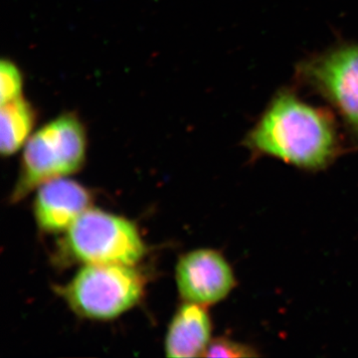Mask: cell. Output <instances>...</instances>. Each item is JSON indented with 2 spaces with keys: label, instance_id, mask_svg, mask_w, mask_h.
Here are the masks:
<instances>
[{
  "label": "cell",
  "instance_id": "cell-10",
  "mask_svg": "<svg viewBox=\"0 0 358 358\" xmlns=\"http://www.w3.org/2000/svg\"><path fill=\"white\" fill-rule=\"evenodd\" d=\"M22 73L9 59H3L0 65V103L1 105L23 96Z\"/></svg>",
  "mask_w": 358,
  "mask_h": 358
},
{
  "label": "cell",
  "instance_id": "cell-4",
  "mask_svg": "<svg viewBox=\"0 0 358 358\" xmlns=\"http://www.w3.org/2000/svg\"><path fill=\"white\" fill-rule=\"evenodd\" d=\"M68 255L85 265L134 266L145 253L138 228L122 216L89 208L66 231Z\"/></svg>",
  "mask_w": 358,
  "mask_h": 358
},
{
  "label": "cell",
  "instance_id": "cell-2",
  "mask_svg": "<svg viewBox=\"0 0 358 358\" xmlns=\"http://www.w3.org/2000/svg\"><path fill=\"white\" fill-rule=\"evenodd\" d=\"M87 133L74 113H65L32 134L23 150L10 201L17 203L52 179L68 178L83 167Z\"/></svg>",
  "mask_w": 358,
  "mask_h": 358
},
{
  "label": "cell",
  "instance_id": "cell-9",
  "mask_svg": "<svg viewBox=\"0 0 358 358\" xmlns=\"http://www.w3.org/2000/svg\"><path fill=\"white\" fill-rule=\"evenodd\" d=\"M37 121L36 110L24 96L1 105L0 152L11 157L26 145Z\"/></svg>",
  "mask_w": 358,
  "mask_h": 358
},
{
  "label": "cell",
  "instance_id": "cell-1",
  "mask_svg": "<svg viewBox=\"0 0 358 358\" xmlns=\"http://www.w3.org/2000/svg\"><path fill=\"white\" fill-rule=\"evenodd\" d=\"M244 143L253 154L308 171L324 169L341 150L334 115L305 102L289 88L280 90L271 99Z\"/></svg>",
  "mask_w": 358,
  "mask_h": 358
},
{
  "label": "cell",
  "instance_id": "cell-11",
  "mask_svg": "<svg viewBox=\"0 0 358 358\" xmlns=\"http://www.w3.org/2000/svg\"><path fill=\"white\" fill-rule=\"evenodd\" d=\"M258 353L251 346L237 343L232 339L219 338L211 339L203 357H256Z\"/></svg>",
  "mask_w": 358,
  "mask_h": 358
},
{
  "label": "cell",
  "instance_id": "cell-3",
  "mask_svg": "<svg viewBox=\"0 0 358 358\" xmlns=\"http://www.w3.org/2000/svg\"><path fill=\"white\" fill-rule=\"evenodd\" d=\"M145 280L134 266L85 265L59 294L85 319L110 320L128 312L141 300Z\"/></svg>",
  "mask_w": 358,
  "mask_h": 358
},
{
  "label": "cell",
  "instance_id": "cell-6",
  "mask_svg": "<svg viewBox=\"0 0 358 358\" xmlns=\"http://www.w3.org/2000/svg\"><path fill=\"white\" fill-rule=\"evenodd\" d=\"M176 281L183 300L204 307L224 300L236 284L228 261L211 249L193 250L181 257Z\"/></svg>",
  "mask_w": 358,
  "mask_h": 358
},
{
  "label": "cell",
  "instance_id": "cell-7",
  "mask_svg": "<svg viewBox=\"0 0 358 358\" xmlns=\"http://www.w3.org/2000/svg\"><path fill=\"white\" fill-rule=\"evenodd\" d=\"M33 212L39 229L66 232L92 203L91 193L68 178L52 179L37 188Z\"/></svg>",
  "mask_w": 358,
  "mask_h": 358
},
{
  "label": "cell",
  "instance_id": "cell-8",
  "mask_svg": "<svg viewBox=\"0 0 358 358\" xmlns=\"http://www.w3.org/2000/svg\"><path fill=\"white\" fill-rule=\"evenodd\" d=\"M211 320L204 306L185 301L176 313L164 341L167 357H203L211 341Z\"/></svg>",
  "mask_w": 358,
  "mask_h": 358
},
{
  "label": "cell",
  "instance_id": "cell-5",
  "mask_svg": "<svg viewBox=\"0 0 358 358\" xmlns=\"http://www.w3.org/2000/svg\"><path fill=\"white\" fill-rule=\"evenodd\" d=\"M301 85L324 98L358 143V43H345L310 56L296 68Z\"/></svg>",
  "mask_w": 358,
  "mask_h": 358
}]
</instances>
